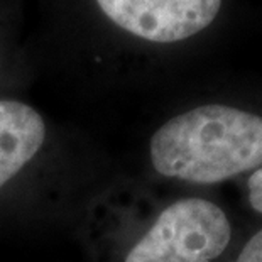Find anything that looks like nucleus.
<instances>
[{"mask_svg":"<svg viewBox=\"0 0 262 262\" xmlns=\"http://www.w3.org/2000/svg\"><path fill=\"white\" fill-rule=\"evenodd\" d=\"M149 150L159 174L196 185L220 183L262 166V117L202 105L161 125Z\"/></svg>","mask_w":262,"mask_h":262,"instance_id":"f257e3e1","label":"nucleus"},{"mask_svg":"<svg viewBox=\"0 0 262 262\" xmlns=\"http://www.w3.org/2000/svg\"><path fill=\"white\" fill-rule=\"evenodd\" d=\"M108 22L149 42H180L205 31L222 0H95Z\"/></svg>","mask_w":262,"mask_h":262,"instance_id":"7ed1b4c3","label":"nucleus"},{"mask_svg":"<svg viewBox=\"0 0 262 262\" xmlns=\"http://www.w3.org/2000/svg\"><path fill=\"white\" fill-rule=\"evenodd\" d=\"M46 139V124L34 107L0 100V188L34 159Z\"/></svg>","mask_w":262,"mask_h":262,"instance_id":"20e7f679","label":"nucleus"},{"mask_svg":"<svg viewBox=\"0 0 262 262\" xmlns=\"http://www.w3.org/2000/svg\"><path fill=\"white\" fill-rule=\"evenodd\" d=\"M230 237V222L219 205L185 198L161 211L125 262H213Z\"/></svg>","mask_w":262,"mask_h":262,"instance_id":"f03ea898","label":"nucleus"},{"mask_svg":"<svg viewBox=\"0 0 262 262\" xmlns=\"http://www.w3.org/2000/svg\"><path fill=\"white\" fill-rule=\"evenodd\" d=\"M247 188H249L250 206H252L255 211L262 213V166L250 174L247 181Z\"/></svg>","mask_w":262,"mask_h":262,"instance_id":"39448f33","label":"nucleus"},{"mask_svg":"<svg viewBox=\"0 0 262 262\" xmlns=\"http://www.w3.org/2000/svg\"><path fill=\"white\" fill-rule=\"evenodd\" d=\"M235 262H262V230L244 245Z\"/></svg>","mask_w":262,"mask_h":262,"instance_id":"423d86ee","label":"nucleus"}]
</instances>
